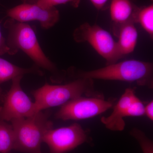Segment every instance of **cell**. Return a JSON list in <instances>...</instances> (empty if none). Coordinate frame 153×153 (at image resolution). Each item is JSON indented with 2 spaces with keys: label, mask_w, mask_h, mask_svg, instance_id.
I'll list each match as a JSON object with an SVG mask.
<instances>
[{
  "label": "cell",
  "mask_w": 153,
  "mask_h": 153,
  "mask_svg": "<svg viewBox=\"0 0 153 153\" xmlns=\"http://www.w3.org/2000/svg\"><path fill=\"white\" fill-rule=\"evenodd\" d=\"M112 102L105 100L101 96L79 97L63 104L56 114L57 119L79 120L93 117L111 108Z\"/></svg>",
  "instance_id": "52a82bcc"
},
{
  "label": "cell",
  "mask_w": 153,
  "mask_h": 153,
  "mask_svg": "<svg viewBox=\"0 0 153 153\" xmlns=\"http://www.w3.org/2000/svg\"><path fill=\"white\" fill-rule=\"evenodd\" d=\"M4 26L8 31L6 41L10 49L9 55H16L19 50H22L33 60L35 65L52 74V81L60 82L63 80L66 74L59 71L44 54L35 31L30 25L10 18L6 21Z\"/></svg>",
  "instance_id": "6da1fadb"
},
{
  "label": "cell",
  "mask_w": 153,
  "mask_h": 153,
  "mask_svg": "<svg viewBox=\"0 0 153 153\" xmlns=\"http://www.w3.org/2000/svg\"></svg>",
  "instance_id": "603a6c76"
},
{
  "label": "cell",
  "mask_w": 153,
  "mask_h": 153,
  "mask_svg": "<svg viewBox=\"0 0 153 153\" xmlns=\"http://www.w3.org/2000/svg\"><path fill=\"white\" fill-rule=\"evenodd\" d=\"M109 0H90L93 6L99 10H103Z\"/></svg>",
  "instance_id": "ffe728a7"
},
{
  "label": "cell",
  "mask_w": 153,
  "mask_h": 153,
  "mask_svg": "<svg viewBox=\"0 0 153 153\" xmlns=\"http://www.w3.org/2000/svg\"><path fill=\"white\" fill-rule=\"evenodd\" d=\"M145 107L142 102L136 96L128 109L127 117H140L145 115Z\"/></svg>",
  "instance_id": "ac0fdd59"
},
{
  "label": "cell",
  "mask_w": 153,
  "mask_h": 153,
  "mask_svg": "<svg viewBox=\"0 0 153 153\" xmlns=\"http://www.w3.org/2000/svg\"><path fill=\"white\" fill-rule=\"evenodd\" d=\"M32 94L38 112L54 107L62 106L82 95H97L94 91L93 79L82 77L76 78L63 85L46 83L42 87L33 91Z\"/></svg>",
  "instance_id": "3957f363"
},
{
  "label": "cell",
  "mask_w": 153,
  "mask_h": 153,
  "mask_svg": "<svg viewBox=\"0 0 153 153\" xmlns=\"http://www.w3.org/2000/svg\"><path fill=\"white\" fill-rule=\"evenodd\" d=\"M20 75L12 79L10 90L5 94L3 105L0 107V120L11 121L16 119L27 118L38 113L35 102L22 89Z\"/></svg>",
  "instance_id": "8992f818"
},
{
  "label": "cell",
  "mask_w": 153,
  "mask_h": 153,
  "mask_svg": "<svg viewBox=\"0 0 153 153\" xmlns=\"http://www.w3.org/2000/svg\"><path fill=\"white\" fill-rule=\"evenodd\" d=\"M131 135L139 143L143 153H153V143L144 132L137 128L130 131Z\"/></svg>",
  "instance_id": "2e32d148"
},
{
  "label": "cell",
  "mask_w": 153,
  "mask_h": 153,
  "mask_svg": "<svg viewBox=\"0 0 153 153\" xmlns=\"http://www.w3.org/2000/svg\"><path fill=\"white\" fill-rule=\"evenodd\" d=\"M7 15L10 18L22 23L38 21L41 27L49 29L59 21L60 14L55 7L43 9L37 4L23 3L10 9Z\"/></svg>",
  "instance_id": "9c48e42d"
},
{
  "label": "cell",
  "mask_w": 153,
  "mask_h": 153,
  "mask_svg": "<svg viewBox=\"0 0 153 153\" xmlns=\"http://www.w3.org/2000/svg\"><path fill=\"white\" fill-rule=\"evenodd\" d=\"M81 0H38L36 4L43 9H49L62 4H69L74 8L79 7Z\"/></svg>",
  "instance_id": "e0dca14e"
},
{
  "label": "cell",
  "mask_w": 153,
  "mask_h": 153,
  "mask_svg": "<svg viewBox=\"0 0 153 153\" xmlns=\"http://www.w3.org/2000/svg\"><path fill=\"white\" fill-rule=\"evenodd\" d=\"M139 23L152 39L153 37V5L140 8L137 13L136 23Z\"/></svg>",
  "instance_id": "9a60e30c"
},
{
  "label": "cell",
  "mask_w": 153,
  "mask_h": 153,
  "mask_svg": "<svg viewBox=\"0 0 153 153\" xmlns=\"http://www.w3.org/2000/svg\"><path fill=\"white\" fill-rule=\"evenodd\" d=\"M77 43L87 42L105 60L106 65L116 63L121 59L117 43L111 34L98 25L85 23L80 25L73 33Z\"/></svg>",
  "instance_id": "5b68a950"
},
{
  "label": "cell",
  "mask_w": 153,
  "mask_h": 153,
  "mask_svg": "<svg viewBox=\"0 0 153 153\" xmlns=\"http://www.w3.org/2000/svg\"><path fill=\"white\" fill-rule=\"evenodd\" d=\"M88 137L79 124L49 130L44 135L43 142L49 147L50 153H66L84 143Z\"/></svg>",
  "instance_id": "ba28073f"
},
{
  "label": "cell",
  "mask_w": 153,
  "mask_h": 153,
  "mask_svg": "<svg viewBox=\"0 0 153 153\" xmlns=\"http://www.w3.org/2000/svg\"><path fill=\"white\" fill-rule=\"evenodd\" d=\"M1 23V22L0 21V24ZM9 52L10 49L7 45L6 39L2 35L0 26V55H4L7 53L9 54Z\"/></svg>",
  "instance_id": "d6986e66"
},
{
  "label": "cell",
  "mask_w": 153,
  "mask_h": 153,
  "mask_svg": "<svg viewBox=\"0 0 153 153\" xmlns=\"http://www.w3.org/2000/svg\"><path fill=\"white\" fill-rule=\"evenodd\" d=\"M133 22L123 25L119 30L117 42L121 58L132 53L136 46L138 38L137 30Z\"/></svg>",
  "instance_id": "4fadbf2b"
},
{
  "label": "cell",
  "mask_w": 153,
  "mask_h": 153,
  "mask_svg": "<svg viewBox=\"0 0 153 153\" xmlns=\"http://www.w3.org/2000/svg\"><path fill=\"white\" fill-rule=\"evenodd\" d=\"M136 96L134 88L126 89L114 108L112 113L107 117L101 118V122L107 128L113 131L123 130L126 125L124 118L127 117L129 106Z\"/></svg>",
  "instance_id": "8fae6325"
},
{
  "label": "cell",
  "mask_w": 153,
  "mask_h": 153,
  "mask_svg": "<svg viewBox=\"0 0 153 153\" xmlns=\"http://www.w3.org/2000/svg\"><path fill=\"white\" fill-rule=\"evenodd\" d=\"M15 132L12 124L0 120V153H9L14 150Z\"/></svg>",
  "instance_id": "5bb4252c"
},
{
  "label": "cell",
  "mask_w": 153,
  "mask_h": 153,
  "mask_svg": "<svg viewBox=\"0 0 153 153\" xmlns=\"http://www.w3.org/2000/svg\"><path fill=\"white\" fill-rule=\"evenodd\" d=\"M140 7L135 0H111L110 14L111 21V30L115 36L119 30L125 24L129 22L136 24L137 13Z\"/></svg>",
  "instance_id": "30bf717a"
},
{
  "label": "cell",
  "mask_w": 153,
  "mask_h": 153,
  "mask_svg": "<svg viewBox=\"0 0 153 153\" xmlns=\"http://www.w3.org/2000/svg\"><path fill=\"white\" fill-rule=\"evenodd\" d=\"M26 74H36L41 76L44 75L40 68L35 64L30 68H22L0 58V104L3 103L5 96L1 85L16 76H24Z\"/></svg>",
  "instance_id": "7c38bea8"
},
{
  "label": "cell",
  "mask_w": 153,
  "mask_h": 153,
  "mask_svg": "<svg viewBox=\"0 0 153 153\" xmlns=\"http://www.w3.org/2000/svg\"><path fill=\"white\" fill-rule=\"evenodd\" d=\"M145 115H146L149 119L153 120V102L152 100L145 107Z\"/></svg>",
  "instance_id": "44dd1931"
},
{
  "label": "cell",
  "mask_w": 153,
  "mask_h": 153,
  "mask_svg": "<svg viewBox=\"0 0 153 153\" xmlns=\"http://www.w3.org/2000/svg\"><path fill=\"white\" fill-rule=\"evenodd\" d=\"M48 111H39L32 116L11 121L15 132L14 150L26 153H42L44 135L53 128Z\"/></svg>",
  "instance_id": "277c9868"
},
{
  "label": "cell",
  "mask_w": 153,
  "mask_h": 153,
  "mask_svg": "<svg viewBox=\"0 0 153 153\" xmlns=\"http://www.w3.org/2000/svg\"><path fill=\"white\" fill-rule=\"evenodd\" d=\"M68 71L74 78L136 82L139 85L153 87V64L140 60H125L91 71Z\"/></svg>",
  "instance_id": "7a4b0ae2"
},
{
  "label": "cell",
  "mask_w": 153,
  "mask_h": 153,
  "mask_svg": "<svg viewBox=\"0 0 153 153\" xmlns=\"http://www.w3.org/2000/svg\"><path fill=\"white\" fill-rule=\"evenodd\" d=\"M23 3L25 4H36L38 0H22Z\"/></svg>",
  "instance_id": "7402d4cb"
}]
</instances>
